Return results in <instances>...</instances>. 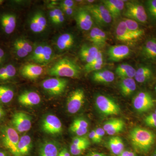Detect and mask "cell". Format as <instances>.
Wrapping results in <instances>:
<instances>
[{
	"mask_svg": "<svg viewBox=\"0 0 156 156\" xmlns=\"http://www.w3.org/2000/svg\"><path fill=\"white\" fill-rule=\"evenodd\" d=\"M132 145L139 152L147 153L150 150L155 140L152 131L140 127L133 128L129 134Z\"/></svg>",
	"mask_w": 156,
	"mask_h": 156,
	"instance_id": "6da1fadb",
	"label": "cell"
},
{
	"mask_svg": "<svg viewBox=\"0 0 156 156\" xmlns=\"http://www.w3.org/2000/svg\"><path fill=\"white\" fill-rule=\"evenodd\" d=\"M81 71L80 67L75 62L64 58L59 59L50 68L48 73L57 77L77 78Z\"/></svg>",
	"mask_w": 156,
	"mask_h": 156,
	"instance_id": "7a4b0ae2",
	"label": "cell"
},
{
	"mask_svg": "<svg viewBox=\"0 0 156 156\" xmlns=\"http://www.w3.org/2000/svg\"><path fill=\"white\" fill-rule=\"evenodd\" d=\"M125 5L124 15L127 18L143 24L147 22L146 10L141 3L136 1H130L127 2Z\"/></svg>",
	"mask_w": 156,
	"mask_h": 156,
	"instance_id": "3957f363",
	"label": "cell"
},
{
	"mask_svg": "<svg viewBox=\"0 0 156 156\" xmlns=\"http://www.w3.org/2000/svg\"><path fill=\"white\" fill-rule=\"evenodd\" d=\"M1 136L4 146L14 156H20L18 149L19 136L14 128L5 126L1 130Z\"/></svg>",
	"mask_w": 156,
	"mask_h": 156,
	"instance_id": "277c9868",
	"label": "cell"
},
{
	"mask_svg": "<svg viewBox=\"0 0 156 156\" xmlns=\"http://www.w3.org/2000/svg\"><path fill=\"white\" fill-rule=\"evenodd\" d=\"M92 18L100 26H105L112 22L113 18L105 6L102 4L90 5L86 7Z\"/></svg>",
	"mask_w": 156,
	"mask_h": 156,
	"instance_id": "5b68a950",
	"label": "cell"
},
{
	"mask_svg": "<svg viewBox=\"0 0 156 156\" xmlns=\"http://www.w3.org/2000/svg\"><path fill=\"white\" fill-rule=\"evenodd\" d=\"M95 105L98 110L105 115H115L119 114V106L115 102L105 95H100L95 98Z\"/></svg>",
	"mask_w": 156,
	"mask_h": 156,
	"instance_id": "8992f818",
	"label": "cell"
},
{
	"mask_svg": "<svg viewBox=\"0 0 156 156\" xmlns=\"http://www.w3.org/2000/svg\"><path fill=\"white\" fill-rule=\"evenodd\" d=\"M155 100L150 92L141 91L137 93L133 99L134 109L139 112L148 111L154 105Z\"/></svg>",
	"mask_w": 156,
	"mask_h": 156,
	"instance_id": "52a82bcc",
	"label": "cell"
},
{
	"mask_svg": "<svg viewBox=\"0 0 156 156\" xmlns=\"http://www.w3.org/2000/svg\"><path fill=\"white\" fill-rule=\"evenodd\" d=\"M68 81L59 77L51 78L45 80L42 86L44 90L52 95H59L63 93L67 87Z\"/></svg>",
	"mask_w": 156,
	"mask_h": 156,
	"instance_id": "ba28073f",
	"label": "cell"
},
{
	"mask_svg": "<svg viewBox=\"0 0 156 156\" xmlns=\"http://www.w3.org/2000/svg\"><path fill=\"white\" fill-rule=\"evenodd\" d=\"M85 100V93L83 89H78L73 91L68 98L66 108L69 113L75 114L83 106Z\"/></svg>",
	"mask_w": 156,
	"mask_h": 156,
	"instance_id": "9c48e42d",
	"label": "cell"
},
{
	"mask_svg": "<svg viewBox=\"0 0 156 156\" xmlns=\"http://www.w3.org/2000/svg\"><path fill=\"white\" fill-rule=\"evenodd\" d=\"M12 124L17 132H27L31 128V118L30 115L24 112H16L12 117Z\"/></svg>",
	"mask_w": 156,
	"mask_h": 156,
	"instance_id": "30bf717a",
	"label": "cell"
},
{
	"mask_svg": "<svg viewBox=\"0 0 156 156\" xmlns=\"http://www.w3.org/2000/svg\"><path fill=\"white\" fill-rule=\"evenodd\" d=\"M42 128L43 131L47 134L56 135L60 134L62 131V124L56 116L48 115L42 121Z\"/></svg>",
	"mask_w": 156,
	"mask_h": 156,
	"instance_id": "8fae6325",
	"label": "cell"
},
{
	"mask_svg": "<svg viewBox=\"0 0 156 156\" xmlns=\"http://www.w3.org/2000/svg\"><path fill=\"white\" fill-rule=\"evenodd\" d=\"M78 26L82 30L88 31L92 28L93 20L91 14L86 8L80 9L75 15Z\"/></svg>",
	"mask_w": 156,
	"mask_h": 156,
	"instance_id": "7c38bea8",
	"label": "cell"
},
{
	"mask_svg": "<svg viewBox=\"0 0 156 156\" xmlns=\"http://www.w3.org/2000/svg\"><path fill=\"white\" fill-rule=\"evenodd\" d=\"M130 48L126 45H117L109 48L108 56L112 62H119L127 58L130 54Z\"/></svg>",
	"mask_w": 156,
	"mask_h": 156,
	"instance_id": "4fadbf2b",
	"label": "cell"
},
{
	"mask_svg": "<svg viewBox=\"0 0 156 156\" xmlns=\"http://www.w3.org/2000/svg\"><path fill=\"white\" fill-rule=\"evenodd\" d=\"M141 54L143 58L149 62H156V39H147L142 47Z\"/></svg>",
	"mask_w": 156,
	"mask_h": 156,
	"instance_id": "5bb4252c",
	"label": "cell"
},
{
	"mask_svg": "<svg viewBox=\"0 0 156 156\" xmlns=\"http://www.w3.org/2000/svg\"><path fill=\"white\" fill-rule=\"evenodd\" d=\"M102 2L108 10L113 19L119 17L125 9V1L122 0H104Z\"/></svg>",
	"mask_w": 156,
	"mask_h": 156,
	"instance_id": "9a60e30c",
	"label": "cell"
},
{
	"mask_svg": "<svg viewBox=\"0 0 156 156\" xmlns=\"http://www.w3.org/2000/svg\"><path fill=\"white\" fill-rule=\"evenodd\" d=\"M154 76L153 68L148 65H143L136 70L135 80L139 83H145L151 80Z\"/></svg>",
	"mask_w": 156,
	"mask_h": 156,
	"instance_id": "2e32d148",
	"label": "cell"
},
{
	"mask_svg": "<svg viewBox=\"0 0 156 156\" xmlns=\"http://www.w3.org/2000/svg\"><path fill=\"white\" fill-rule=\"evenodd\" d=\"M18 99L21 105L27 107L37 105L41 101L40 95L34 91L23 92L19 95Z\"/></svg>",
	"mask_w": 156,
	"mask_h": 156,
	"instance_id": "e0dca14e",
	"label": "cell"
},
{
	"mask_svg": "<svg viewBox=\"0 0 156 156\" xmlns=\"http://www.w3.org/2000/svg\"><path fill=\"white\" fill-rule=\"evenodd\" d=\"M99 49L94 45L85 44L82 46L80 51L81 59L87 63H90L97 57Z\"/></svg>",
	"mask_w": 156,
	"mask_h": 156,
	"instance_id": "ac0fdd59",
	"label": "cell"
},
{
	"mask_svg": "<svg viewBox=\"0 0 156 156\" xmlns=\"http://www.w3.org/2000/svg\"><path fill=\"white\" fill-rule=\"evenodd\" d=\"M47 22L46 18L41 12H37L32 17L30 27L34 33L42 32L47 27Z\"/></svg>",
	"mask_w": 156,
	"mask_h": 156,
	"instance_id": "d6986e66",
	"label": "cell"
},
{
	"mask_svg": "<svg viewBox=\"0 0 156 156\" xmlns=\"http://www.w3.org/2000/svg\"><path fill=\"white\" fill-rule=\"evenodd\" d=\"M125 123L121 119H113L105 123L103 128L109 135H114L122 132L125 128Z\"/></svg>",
	"mask_w": 156,
	"mask_h": 156,
	"instance_id": "ffe728a7",
	"label": "cell"
},
{
	"mask_svg": "<svg viewBox=\"0 0 156 156\" xmlns=\"http://www.w3.org/2000/svg\"><path fill=\"white\" fill-rule=\"evenodd\" d=\"M43 68L38 65L28 64L22 67L21 70L22 75L30 80H35L43 73Z\"/></svg>",
	"mask_w": 156,
	"mask_h": 156,
	"instance_id": "44dd1931",
	"label": "cell"
},
{
	"mask_svg": "<svg viewBox=\"0 0 156 156\" xmlns=\"http://www.w3.org/2000/svg\"><path fill=\"white\" fill-rule=\"evenodd\" d=\"M89 41L98 47H104L107 41L106 34L98 27H93L91 30L89 35Z\"/></svg>",
	"mask_w": 156,
	"mask_h": 156,
	"instance_id": "7402d4cb",
	"label": "cell"
},
{
	"mask_svg": "<svg viewBox=\"0 0 156 156\" xmlns=\"http://www.w3.org/2000/svg\"><path fill=\"white\" fill-rule=\"evenodd\" d=\"M59 153L57 144L52 140H47L40 147L39 156H58Z\"/></svg>",
	"mask_w": 156,
	"mask_h": 156,
	"instance_id": "603a6c76",
	"label": "cell"
},
{
	"mask_svg": "<svg viewBox=\"0 0 156 156\" xmlns=\"http://www.w3.org/2000/svg\"><path fill=\"white\" fill-rule=\"evenodd\" d=\"M115 37L118 41L126 43H130L135 41L129 33L124 20L120 21L117 25L115 30Z\"/></svg>",
	"mask_w": 156,
	"mask_h": 156,
	"instance_id": "cb8c5ba5",
	"label": "cell"
},
{
	"mask_svg": "<svg viewBox=\"0 0 156 156\" xmlns=\"http://www.w3.org/2000/svg\"><path fill=\"white\" fill-rule=\"evenodd\" d=\"M115 74L109 70H100L93 73L92 76L93 80L98 83H108L114 80Z\"/></svg>",
	"mask_w": 156,
	"mask_h": 156,
	"instance_id": "d4e9b609",
	"label": "cell"
},
{
	"mask_svg": "<svg viewBox=\"0 0 156 156\" xmlns=\"http://www.w3.org/2000/svg\"><path fill=\"white\" fill-rule=\"evenodd\" d=\"M124 20L129 33L135 41L141 37L144 34V30L140 27L138 23L135 20L128 18H126Z\"/></svg>",
	"mask_w": 156,
	"mask_h": 156,
	"instance_id": "484cf974",
	"label": "cell"
},
{
	"mask_svg": "<svg viewBox=\"0 0 156 156\" xmlns=\"http://www.w3.org/2000/svg\"><path fill=\"white\" fill-rule=\"evenodd\" d=\"M119 86L121 93L125 97L131 95L136 89V82L133 78L122 79Z\"/></svg>",
	"mask_w": 156,
	"mask_h": 156,
	"instance_id": "4316f807",
	"label": "cell"
},
{
	"mask_svg": "<svg viewBox=\"0 0 156 156\" xmlns=\"http://www.w3.org/2000/svg\"><path fill=\"white\" fill-rule=\"evenodd\" d=\"M74 44V37L72 34L65 33L61 35L57 40L56 46L58 50L63 51L68 50Z\"/></svg>",
	"mask_w": 156,
	"mask_h": 156,
	"instance_id": "83f0119b",
	"label": "cell"
},
{
	"mask_svg": "<svg viewBox=\"0 0 156 156\" xmlns=\"http://www.w3.org/2000/svg\"><path fill=\"white\" fill-rule=\"evenodd\" d=\"M1 23L5 33L10 34L14 32L16 27V17L13 14H4L1 17Z\"/></svg>",
	"mask_w": 156,
	"mask_h": 156,
	"instance_id": "f1b7e54d",
	"label": "cell"
},
{
	"mask_svg": "<svg viewBox=\"0 0 156 156\" xmlns=\"http://www.w3.org/2000/svg\"><path fill=\"white\" fill-rule=\"evenodd\" d=\"M136 71V70L133 66L127 63H122L118 66L115 70L117 75L122 79L134 78Z\"/></svg>",
	"mask_w": 156,
	"mask_h": 156,
	"instance_id": "f546056e",
	"label": "cell"
},
{
	"mask_svg": "<svg viewBox=\"0 0 156 156\" xmlns=\"http://www.w3.org/2000/svg\"><path fill=\"white\" fill-rule=\"evenodd\" d=\"M108 146L111 151L115 155H119L124 151V143L121 137L114 136L110 138L108 141Z\"/></svg>",
	"mask_w": 156,
	"mask_h": 156,
	"instance_id": "4dcf8cb0",
	"label": "cell"
},
{
	"mask_svg": "<svg viewBox=\"0 0 156 156\" xmlns=\"http://www.w3.org/2000/svg\"><path fill=\"white\" fill-rule=\"evenodd\" d=\"M32 147V139L28 135H23L19 139L18 149L20 156H26L29 154Z\"/></svg>",
	"mask_w": 156,
	"mask_h": 156,
	"instance_id": "1f68e13d",
	"label": "cell"
},
{
	"mask_svg": "<svg viewBox=\"0 0 156 156\" xmlns=\"http://www.w3.org/2000/svg\"><path fill=\"white\" fill-rule=\"evenodd\" d=\"M103 56L102 52L99 51L96 58L85 66V70L87 73L95 72L101 69L103 66Z\"/></svg>",
	"mask_w": 156,
	"mask_h": 156,
	"instance_id": "d6a6232c",
	"label": "cell"
},
{
	"mask_svg": "<svg viewBox=\"0 0 156 156\" xmlns=\"http://www.w3.org/2000/svg\"><path fill=\"white\" fill-rule=\"evenodd\" d=\"M145 9L148 17L156 24V0H148L145 2Z\"/></svg>",
	"mask_w": 156,
	"mask_h": 156,
	"instance_id": "836d02e7",
	"label": "cell"
},
{
	"mask_svg": "<svg viewBox=\"0 0 156 156\" xmlns=\"http://www.w3.org/2000/svg\"><path fill=\"white\" fill-rule=\"evenodd\" d=\"M14 92L8 87L0 86V101L3 103H9L13 99Z\"/></svg>",
	"mask_w": 156,
	"mask_h": 156,
	"instance_id": "e575fe53",
	"label": "cell"
},
{
	"mask_svg": "<svg viewBox=\"0 0 156 156\" xmlns=\"http://www.w3.org/2000/svg\"><path fill=\"white\" fill-rule=\"evenodd\" d=\"M53 55L52 48L48 45H44L43 53L39 58L37 63L45 64L48 63L52 59Z\"/></svg>",
	"mask_w": 156,
	"mask_h": 156,
	"instance_id": "d590c367",
	"label": "cell"
},
{
	"mask_svg": "<svg viewBox=\"0 0 156 156\" xmlns=\"http://www.w3.org/2000/svg\"><path fill=\"white\" fill-rule=\"evenodd\" d=\"M90 142L88 138L83 136H77L73 138L71 145L74 146L90 145Z\"/></svg>",
	"mask_w": 156,
	"mask_h": 156,
	"instance_id": "8d00e7d4",
	"label": "cell"
},
{
	"mask_svg": "<svg viewBox=\"0 0 156 156\" xmlns=\"http://www.w3.org/2000/svg\"><path fill=\"white\" fill-rule=\"evenodd\" d=\"M16 73V69L14 66L11 64L7 66H5V72L3 78V80H5L13 77L15 76Z\"/></svg>",
	"mask_w": 156,
	"mask_h": 156,
	"instance_id": "74e56055",
	"label": "cell"
},
{
	"mask_svg": "<svg viewBox=\"0 0 156 156\" xmlns=\"http://www.w3.org/2000/svg\"><path fill=\"white\" fill-rule=\"evenodd\" d=\"M147 126L151 128H156V113H153L148 115L144 119Z\"/></svg>",
	"mask_w": 156,
	"mask_h": 156,
	"instance_id": "f35d334b",
	"label": "cell"
},
{
	"mask_svg": "<svg viewBox=\"0 0 156 156\" xmlns=\"http://www.w3.org/2000/svg\"><path fill=\"white\" fill-rule=\"evenodd\" d=\"M89 145L80 146H74L71 145L70 151L71 154L74 156H78L82 154L83 152L88 148Z\"/></svg>",
	"mask_w": 156,
	"mask_h": 156,
	"instance_id": "ab89813d",
	"label": "cell"
},
{
	"mask_svg": "<svg viewBox=\"0 0 156 156\" xmlns=\"http://www.w3.org/2000/svg\"><path fill=\"white\" fill-rule=\"evenodd\" d=\"M69 130L71 132L76 134L78 136H83L87 134L88 129L81 128L77 126L71 124L70 126Z\"/></svg>",
	"mask_w": 156,
	"mask_h": 156,
	"instance_id": "60d3db41",
	"label": "cell"
},
{
	"mask_svg": "<svg viewBox=\"0 0 156 156\" xmlns=\"http://www.w3.org/2000/svg\"><path fill=\"white\" fill-rule=\"evenodd\" d=\"M43 49H44V45H40L37 46L33 52L32 56H31V59L35 62H37L43 53Z\"/></svg>",
	"mask_w": 156,
	"mask_h": 156,
	"instance_id": "b9f144b4",
	"label": "cell"
},
{
	"mask_svg": "<svg viewBox=\"0 0 156 156\" xmlns=\"http://www.w3.org/2000/svg\"><path fill=\"white\" fill-rule=\"evenodd\" d=\"M14 42L17 43V44L20 45V47H22L24 50H25L27 52H28L29 53L32 52V46L27 41L24 40V39H17Z\"/></svg>",
	"mask_w": 156,
	"mask_h": 156,
	"instance_id": "7bdbcfd3",
	"label": "cell"
},
{
	"mask_svg": "<svg viewBox=\"0 0 156 156\" xmlns=\"http://www.w3.org/2000/svg\"><path fill=\"white\" fill-rule=\"evenodd\" d=\"M14 48L15 51H16V54L18 57H20V58H23L28 55V52H27L22 47H20V45L15 42L14 43Z\"/></svg>",
	"mask_w": 156,
	"mask_h": 156,
	"instance_id": "ee69618b",
	"label": "cell"
},
{
	"mask_svg": "<svg viewBox=\"0 0 156 156\" xmlns=\"http://www.w3.org/2000/svg\"><path fill=\"white\" fill-rule=\"evenodd\" d=\"M72 124L84 129H88V127H89L88 122L86 120L81 118L76 119L74 120Z\"/></svg>",
	"mask_w": 156,
	"mask_h": 156,
	"instance_id": "f6af8a7d",
	"label": "cell"
},
{
	"mask_svg": "<svg viewBox=\"0 0 156 156\" xmlns=\"http://www.w3.org/2000/svg\"><path fill=\"white\" fill-rule=\"evenodd\" d=\"M56 15V24L62 23L64 21V16L62 11L58 8L53 9Z\"/></svg>",
	"mask_w": 156,
	"mask_h": 156,
	"instance_id": "bcb514c9",
	"label": "cell"
},
{
	"mask_svg": "<svg viewBox=\"0 0 156 156\" xmlns=\"http://www.w3.org/2000/svg\"><path fill=\"white\" fill-rule=\"evenodd\" d=\"M95 130L96 135H97L98 141L100 143L101 141V140H102V138H103V136H104L106 132H105V131L104 130L103 128H97Z\"/></svg>",
	"mask_w": 156,
	"mask_h": 156,
	"instance_id": "7dc6e473",
	"label": "cell"
},
{
	"mask_svg": "<svg viewBox=\"0 0 156 156\" xmlns=\"http://www.w3.org/2000/svg\"><path fill=\"white\" fill-rule=\"evenodd\" d=\"M89 138L92 141V142L95 143H98V139L97 138V135H96V133L95 130H92L91 131L89 135Z\"/></svg>",
	"mask_w": 156,
	"mask_h": 156,
	"instance_id": "c3c4849f",
	"label": "cell"
},
{
	"mask_svg": "<svg viewBox=\"0 0 156 156\" xmlns=\"http://www.w3.org/2000/svg\"><path fill=\"white\" fill-rule=\"evenodd\" d=\"M61 6L73 8L74 6V2L72 0H64L61 2Z\"/></svg>",
	"mask_w": 156,
	"mask_h": 156,
	"instance_id": "681fc988",
	"label": "cell"
},
{
	"mask_svg": "<svg viewBox=\"0 0 156 156\" xmlns=\"http://www.w3.org/2000/svg\"><path fill=\"white\" fill-rule=\"evenodd\" d=\"M61 7L63 11L65 12L66 14L69 15V16L72 15L73 13V8H68V7H64V6H61Z\"/></svg>",
	"mask_w": 156,
	"mask_h": 156,
	"instance_id": "f907efd6",
	"label": "cell"
},
{
	"mask_svg": "<svg viewBox=\"0 0 156 156\" xmlns=\"http://www.w3.org/2000/svg\"><path fill=\"white\" fill-rule=\"evenodd\" d=\"M50 17L51 21H52L53 23L56 24V13H55V11H54L53 9L50 10Z\"/></svg>",
	"mask_w": 156,
	"mask_h": 156,
	"instance_id": "816d5d0a",
	"label": "cell"
},
{
	"mask_svg": "<svg viewBox=\"0 0 156 156\" xmlns=\"http://www.w3.org/2000/svg\"><path fill=\"white\" fill-rule=\"evenodd\" d=\"M117 156H136L133 152L131 151H124L122 153Z\"/></svg>",
	"mask_w": 156,
	"mask_h": 156,
	"instance_id": "f5cc1de1",
	"label": "cell"
},
{
	"mask_svg": "<svg viewBox=\"0 0 156 156\" xmlns=\"http://www.w3.org/2000/svg\"><path fill=\"white\" fill-rule=\"evenodd\" d=\"M59 154L62 156H71L69 152L67 149L66 148L62 149V150L60 151H59Z\"/></svg>",
	"mask_w": 156,
	"mask_h": 156,
	"instance_id": "db71d44e",
	"label": "cell"
},
{
	"mask_svg": "<svg viewBox=\"0 0 156 156\" xmlns=\"http://www.w3.org/2000/svg\"><path fill=\"white\" fill-rule=\"evenodd\" d=\"M87 156H106L105 154L97 152H92L87 155Z\"/></svg>",
	"mask_w": 156,
	"mask_h": 156,
	"instance_id": "11a10c76",
	"label": "cell"
},
{
	"mask_svg": "<svg viewBox=\"0 0 156 156\" xmlns=\"http://www.w3.org/2000/svg\"><path fill=\"white\" fill-rule=\"evenodd\" d=\"M4 56H5V52L2 49L0 48V63L2 62Z\"/></svg>",
	"mask_w": 156,
	"mask_h": 156,
	"instance_id": "9f6ffc18",
	"label": "cell"
},
{
	"mask_svg": "<svg viewBox=\"0 0 156 156\" xmlns=\"http://www.w3.org/2000/svg\"><path fill=\"white\" fill-rule=\"evenodd\" d=\"M4 116H5V112L2 108L0 105V120L3 119Z\"/></svg>",
	"mask_w": 156,
	"mask_h": 156,
	"instance_id": "6f0895ef",
	"label": "cell"
},
{
	"mask_svg": "<svg viewBox=\"0 0 156 156\" xmlns=\"http://www.w3.org/2000/svg\"><path fill=\"white\" fill-rule=\"evenodd\" d=\"M0 156H9L7 154L4 152L0 151Z\"/></svg>",
	"mask_w": 156,
	"mask_h": 156,
	"instance_id": "680465c9",
	"label": "cell"
},
{
	"mask_svg": "<svg viewBox=\"0 0 156 156\" xmlns=\"http://www.w3.org/2000/svg\"><path fill=\"white\" fill-rule=\"evenodd\" d=\"M153 156H156V150L154 151V152Z\"/></svg>",
	"mask_w": 156,
	"mask_h": 156,
	"instance_id": "91938a15",
	"label": "cell"
},
{
	"mask_svg": "<svg viewBox=\"0 0 156 156\" xmlns=\"http://www.w3.org/2000/svg\"><path fill=\"white\" fill-rule=\"evenodd\" d=\"M88 2H89V3H90V2H94V1H88Z\"/></svg>",
	"mask_w": 156,
	"mask_h": 156,
	"instance_id": "94428289",
	"label": "cell"
},
{
	"mask_svg": "<svg viewBox=\"0 0 156 156\" xmlns=\"http://www.w3.org/2000/svg\"><path fill=\"white\" fill-rule=\"evenodd\" d=\"M3 1L2 0H0V4H2V3H3Z\"/></svg>",
	"mask_w": 156,
	"mask_h": 156,
	"instance_id": "6125c7cd",
	"label": "cell"
},
{
	"mask_svg": "<svg viewBox=\"0 0 156 156\" xmlns=\"http://www.w3.org/2000/svg\"><path fill=\"white\" fill-rule=\"evenodd\" d=\"M154 89H155V92L156 93V85L155 86V87Z\"/></svg>",
	"mask_w": 156,
	"mask_h": 156,
	"instance_id": "be15d7a7",
	"label": "cell"
},
{
	"mask_svg": "<svg viewBox=\"0 0 156 156\" xmlns=\"http://www.w3.org/2000/svg\"><path fill=\"white\" fill-rule=\"evenodd\" d=\"M58 156H62L60 154H58Z\"/></svg>",
	"mask_w": 156,
	"mask_h": 156,
	"instance_id": "e7e4bbea",
	"label": "cell"
},
{
	"mask_svg": "<svg viewBox=\"0 0 156 156\" xmlns=\"http://www.w3.org/2000/svg\"><path fill=\"white\" fill-rule=\"evenodd\" d=\"M154 112L155 113H156V109H155V111Z\"/></svg>",
	"mask_w": 156,
	"mask_h": 156,
	"instance_id": "03108f58",
	"label": "cell"
}]
</instances>
